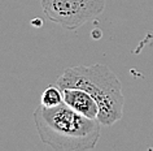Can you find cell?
<instances>
[{"mask_svg":"<svg viewBox=\"0 0 153 151\" xmlns=\"http://www.w3.org/2000/svg\"><path fill=\"white\" fill-rule=\"evenodd\" d=\"M105 3L106 0H40L48 20L70 32L100 16Z\"/></svg>","mask_w":153,"mask_h":151,"instance_id":"3","label":"cell"},{"mask_svg":"<svg viewBox=\"0 0 153 151\" xmlns=\"http://www.w3.org/2000/svg\"><path fill=\"white\" fill-rule=\"evenodd\" d=\"M61 92H62V99L65 104H68L78 113L97 120L99 104L86 90L79 87H62Z\"/></svg>","mask_w":153,"mask_h":151,"instance_id":"4","label":"cell"},{"mask_svg":"<svg viewBox=\"0 0 153 151\" xmlns=\"http://www.w3.org/2000/svg\"><path fill=\"white\" fill-rule=\"evenodd\" d=\"M38 134L44 145L60 151H86L95 149L100 138L101 124L61 103L56 107L39 104L34 111Z\"/></svg>","mask_w":153,"mask_h":151,"instance_id":"1","label":"cell"},{"mask_svg":"<svg viewBox=\"0 0 153 151\" xmlns=\"http://www.w3.org/2000/svg\"><path fill=\"white\" fill-rule=\"evenodd\" d=\"M61 103H64L62 99V92H61V89L55 85V86H48L45 90L42 92L40 96V104L44 107H56L60 106Z\"/></svg>","mask_w":153,"mask_h":151,"instance_id":"5","label":"cell"},{"mask_svg":"<svg viewBox=\"0 0 153 151\" xmlns=\"http://www.w3.org/2000/svg\"><path fill=\"white\" fill-rule=\"evenodd\" d=\"M56 85L62 87H79L86 90L99 104L101 125L110 126L123 116L125 96L118 77L102 64L78 65L65 69Z\"/></svg>","mask_w":153,"mask_h":151,"instance_id":"2","label":"cell"}]
</instances>
